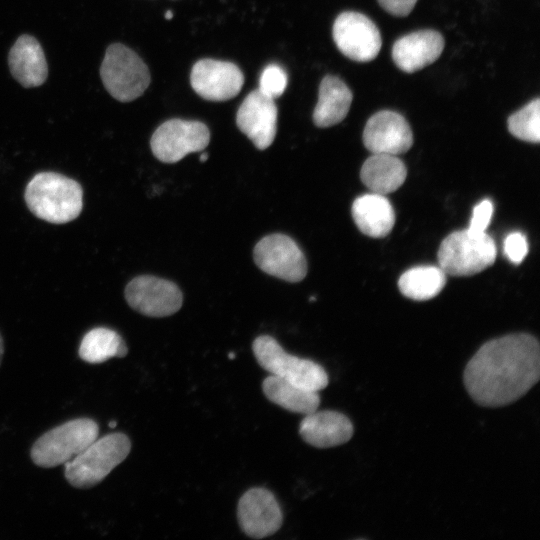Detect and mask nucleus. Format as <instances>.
<instances>
[{
    "label": "nucleus",
    "mask_w": 540,
    "mask_h": 540,
    "mask_svg": "<svg viewBox=\"0 0 540 540\" xmlns=\"http://www.w3.org/2000/svg\"><path fill=\"white\" fill-rule=\"evenodd\" d=\"M354 433L350 419L331 410L306 414L299 425L301 438L316 448H330L349 441Z\"/></svg>",
    "instance_id": "f3484780"
},
{
    "label": "nucleus",
    "mask_w": 540,
    "mask_h": 540,
    "mask_svg": "<svg viewBox=\"0 0 540 540\" xmlns=\"http://www.w3.org/2000/svg\"><path fill=\"white\" fill-rule=\"evenodd\" d=\"M444 49L438 31L425 29L402 36L392 47V59L406 73H414L435 62Z\"/></svg>",
    "instance_id": "dca6fc26"
},
{
    "label": "nucleus",
    "mask_w": 540,
    "mask_h": 540,
    "mask_svg": "<svg viewBox=\"0 0 540 540\" xmlns=\"http://www.w3.org/2000/svg\"><path fill=\"white\" fill-rule=\"evenodd\" d=\"M332 33L337 48L353 61L374 60L382 46L376 24L359 12L345 11L339 14L334 21Z\"/></svg>",
    "instance_id": "1a4fd4ad"
},
{
    "label": "nucleus",
    "mask_w": 540,
    "mask_h": 540,
    "mask_svg": "<svg viewBox=\"0 0 540 540\" xmlns=\"http://www.w3.org/2000/svg\"><path fill=\"white\" fill-rule=\"evenodd\" d=\"M209 141L210 132L204 123L171 119L155 130L150 145L158 160L164 163H175L189 153L204 150Z\"/></svg>",
    "instance_id": "6e6552de"
},
{
    "label": "nucleus",
    "mask_w": 540,
    "mask_h": 540,
    "mask_svg": "<svg viewBox=\"0 0 540 540\" xmlns=\"http://www.w3.org/2000/svg\"><path fill=\"white\" fill-rule=\"evenodd\" d=\"M378 3L389 14L405 17L413 10L417 0H378Z\"/></svg>",
    "instance_id": "c85d7f7f"
},
{
    "label": "nucleus",
    "mask_w": 540,
    "mask_h": 540,
    "mask_svg": "<svg viewBox=\"0 0 540 540\" xmlns=\"http://www.w3.org/2000/svg\"><path fill=\"white\" fill-rule=\"evenodd\" d=\"M193 90L209 101H226L241 91L244 76L237 65L232 62L201 59L197 61L190 73Z\"/></svg>",
    "instance_id": "ddd939ff"
},
{
    "label": "nucleus",
    "mask_w": 540,
    "mask_h": 540,
    "mask_svg": "<svg viewBox=\"0 0 540 540\" xmlns=\"http://www.w3.org/2000/svg\"><path fill=\"white\" fill-rule=\"evenodd\" d=\"M116 425H117V422H116V421H110V422H109L110 428H114Z\"/></svg>",
    "instance_id": "473e14b6"
},
{
    "label": "nucleus",
    "mask_w": 540,
    "mask_h": 540,
    "mask_svg": "<svg viewBox=\"0 0 540 540\" xmlns=\"http://www.w3.org/2000/svg\"><path fill=\"white\" fill-rule=\"evenodd\" d=\"M496 255V245L491 236L467 228L449 234L442 241L438 262L446 274L470 276L491 266Z\"/></svg>",
    "instance_id": "20e7f679"
},
{
    "label": "nucleus",
    "mask_w": 540,
    "mask_h": 540,
    "mask_svg": "<svg viewBox=\"0 0 540 540\" xmlns=\"http://www.w3.org/2000/svg\"><path fill=\"white\" fill-rule=\"evenodd\" d=\"M508 130L516 138L538 143L540 141V100L530 101L508 118Z\"/></svg>",
    "instance_id": "393cba45"
},
{
    "label": "nucleus",
    "mask_w": 540,
    "mask_h": 540,
    "mask_svg": "<svg viewBox=\"0 0 540 540\" xmlns=\"http://www.w3.org/2000/svg\"><path fill=\"white\" fill-rule=\"evenodd\" d=\"M102 82L109 94L120 102L140 97L150 84V72L143 60L130 48L111 44L100 67Z\"/></svg>",
    "instance_id": "0eeeda50"
},
{
    "label": "nucleus",
    "mask_w": 540,
    "mask_h": 540,
    "mask_svg": "<svg viewBox=\"0 0 540 540\" xmlns=\"http://www.w3.org/2000/svg\"><path fill=\"white\" fill-rule=\"evenodd\" d=\"M504 254L513 264H520L528 253L526 236L519 232H511L504 240Z\"/></svg>",
    "instance_id": "bb28decb"
},
{
    "label": "nucleus",
    "mask_w": 540,
    "mask_h": 540,
    "mask_svg": "<svg viewBox=\"0 0 540 540\" xmlns=\"http://www.w3.org/2000/svg\"><path fill=\"white\" fill-rule=\"evenodd\" d=\"M236 124L259 150L268 148L276 136L277 107L274 99L258 89L250 92L236 114Z\"/></svg>",
    "instance_id": "2eb2a0df"
},
{
    "label": "nucleus",
    "mask_w": 540,
    "mask_h": 540,
    "mask_svg": "<svg viewBox=\"0 0 540 540\" xmlns=\"http://www.w3.org/2000/svg\"><path fill=\"white\" fill-rule=\"evenodd\" d=\"M538 340L526 333L509 334L484 343L467 363L464 384L484 407H501L524 396L539 380Z\"/></svg>",
    "instance_id": "f257e3e1"
},
{
    "label": "nucleus",
    "mask_w": 540,
    "mask_h": 540,
    "mask_svg": "<svg viewBox=\"0 0 540 540\" xmlns=\"http://www.w3.org/2000/svg\"><path fill=\"white\" fill-rule=\"evenodd\" d=\"M12 76L24 87L43 84L48 75V66L40 43L30 35L20 36L8 56Z\"/></svg>",
    "instance_id": "a211bd4d"
},
{
    "label": "nucleus",
    "mask_w": 540,
    "mask_h": 540,
    "mask_svg": "<svg viewBox=\"0 0 540 540\" xmlns=\"http://www.w3.org/2000/svg\"><path fill=\"white\" fill-rule=\"evenodd\" d=\"M405 164L396 155L372 154L362 165V182L374 193L388 194L406 179Z\"/></svg>",
    "instance_id": "412c9836"
},
{
    "label": "nucleus",
    "mask_w": 540,
    "mask_h": 540,
    "mask_svg": "<svg viewBox=\"0 0 540 540\" xmlns=\"http://www.w3.org/2000/svg\"><path fill=\"white\" fill-rule=\"evenodd\" d=\"M128 348L122 337L109 328L97 327L85 334L80 347L79 356L92 364L107 361L113 357H125Z\"/></svg>",
    "instance_id": "b1692460"
},
{
    "label": "nucleus",
    "mask_w": 540,
    "mask_h": 540,
    "mask_svg": "<svg viewBox=\"0 0 540 540\" xmlns=\"http://www.w3.org/2000/svg\"><path fill=\"white\" fill-rule=\"evenodd\" d=\"M125 298L132 309L150 317L172 315L183 301L175 283L150 275L132 279L125 288Z\"/></svg>",
    "instance_id": "9b49d317"
},
{
    "label": "nucleus",
    "mask_w": 540,
    "mask_h": 540,
    "mask_svg": "<svg viewBox=\"0 0 540 540\" xmlns=\"http://www.w3.org/2000/svg\"><path fill=\"white\" fill-rule=\"evenodd\" d=\"M493 210V203L489 199H484L475 205L468 229L475 232H486L493 216Z\"/></svg>",
    "instance_id": "cd10ccee"
},
{
    "label": "nucleus",
    "mask_w": 540,
    "mask_h": 540,
    "mask_svg": "<svg viewBox=\"0 0 540 540\" xmlns=\"http://www.w3.org/2000/svg\"><path fill=\"white\" fill-rule=\"evenodd\" d=\"M30 211L54 224L74 220L83 207V191L78 182L54 172L36 174L25 190Z\"/></svg>",
    "instance_id": "f03ea898"
},
{
    "label": "nucleus",
    "mask_w": 540,
    "mask_h": 540,
    "mask_svg": "<svg viewBox=\"0 0 540 540\" xmlns=\"http://www.w3.org/2000/svg\"><path fill=\"white\" fill-rule=\"evenodd\" d=\"M130 450V439L123 433L116 432L97 438L65 463V477L75 488H91L122 463Z\"/></svg>",
    "instance_id": "7ed1b4c3"
},
{
    "label": "nucleus",
    "mask_w": 540,
    "mask_h": 540,
    "mask_svg": "<svg viewBox=\"0 0 540 540\" xmlns=\"http://www.w3.org/2000/svg\"><path fill=\"white\" fill-rule=\"evenodd\" d=\"M3 353H4V346H3V339L0 335V363H1V360H2V357H3Z\"/></svg>",
    "instance_id": "c756f323"
},
{
    "label": "nucleus",
    "mask_w": 540,
    "mask_h": 540,
    "mask_svg": "<svg viewBox=\"0 0 540 540\" xmlns=\"http://www.w3.org/2000/svg\"><path fill=\"white\" fill-rule=\"evenodd\" d=\"M252 349L258 364L271 375L313 391L328 385V375L321 365L287 353L269 335L257 337Z\"/></svg>",
    "instance_id": "423d86ee"
},
{
    "label": "nucleus",
    "mask_w": 540,
    "mask_h": 540,
    "mask_svg": "<svg viewBox=\"0 0 540 540\" xmlns=\"http://www.w3.org/2000/svg\"><path fill=\"white\" fill-rule=\"evenodd\" d=\"M446 273L437 266H417L404 272L398 281L401 293L407 298L423 301L434 298L444 288Z\"/></svg>",
    "instance_id": "5701e85b"
},
{
    "label": "nucleus",
    "mask_w": 540,
    "mask_h": 540,
    "mask_svg": "<svg viewBox=\"0 0 540 540\" xmlns=\"http://www.w3.org/2000/svg\"><path fill=\"white\" fill-rule=\"evenodd\" d=\"M172 17H173V12H172V11H167V12L165 13V18H166V19H171Z\"/></svg>",
    "instance_id": "7c9ffc66"
},
{
    "label": "nucleus",
    "mask_w": 540,
    "mask_h": 540,
    "mask_svg": "<svg viewBox=\"0 0 540 540\" xmlns=\"http://www.w3.org/2000/svg\"><path fill=\"white\" fill-rule=\"evenodd\" d=\"M237 516L241 530L256 539L274 534L283 522L282 510L275 496L261 487L251 488L241 496Z\"/></svg>",
    "instance_id": "f8f14e48"
},
{
    "label": "nucleus",
    "mask_w": 540,
    "mask_h": 540,
    "mask_svg": "<svg viewBox=\"0 0 540 540\" xmlns=\"http://www.w3.org/2000/svg\"><path fill=\"white\" fill-rule=\"evenodd\" d=\"M262 389L268 400L293 413L306 415L317 410L320 404L318 391L297 386L275 375L270 374L264 379Z\"/></svg>",
    "instance_id": "4be33fe9"
},
{
    "label": "nucleus",
    "mask_w": 540,
    "mask_h": 540,
    "mask_svg": "<svg viewBox=\"0 0 540 540\" xmlns=\"http://www.w3.org/2000/svg\"><path fill=\"white\" fill-rule=\"evenodd\" d=\"M253 257L265 273L287 282H299L307 273L306 258L296 242L284 234H271L255 246Z\"/></svg>",
    "instance_id": "9d476101"
},
{
    "label": "nucleus",
    "mask_w": 540,
    "mask_h": 540,
    "mask_svg": "<svg viewBox=\"0 0 540 540\" xmlns=\"http://www.w3.org/2000/svg\"><path fill=\"white\" fill-rule=\"evenodd\" d=\"M363 143L372 154L399 155L413 144V134L407 120L398 112L381 110L367 121Z\"/></svg>",
    "instance_id": "4468645a"
},
{
    "label": "nucleus",
    "mask_w": 540,
    "mask_h": 540,
    "mask_svg": "<svg viewBox=\"0 0 540 540\" xmlns=\"http://www.w3.org/2000/svg\"><path fill=\"white\" fill-rule=\"evenodd\" d=\"M352 100L353 94L343 80L334 75L325 76L313 111L314 124L327 128L340 123L347 116Z\"/></svg>",
    "instance_id": "aec40b11"
},
{
    "label": "nucleus",
    "mask_w": 540,
    "mask_h": 540,
    "mask_svg": "<svg viewBox=\"0 0 540 540\" xmlns=\"http://www.w3.org/2000/svg\"><path fill=\"white\" fill-rule=\"evenodd\" d=\"M98 424L79 418L59 425L39 437L31 449L32 461L40 467L65 464L98 438Z\"/></svg>",
    "instance_id": "39448f33"
},
{
    "label": "nucleus",
    "mask_w": 540,
    "mask_h": 540,
    "mask_svg": "<svg viewBox=\"0 0 540 540\" xmlns=\"http://www.w3.org/2000/svg\"><path fill=\"white\" fill-rule=\"evenodd\" d=\"M207 159H208V154L207 153L202 154L201 157H200L201 162H205Z\"/></svg>",
    "instance_id": "2f4dec72"
},
{
    "label": "nucleus",
    "mask_w": 540,
    "mask_h": 540,
    "mask_svg": "<svg viewBox=\"0 0 540 540\" xmlns=\"http://www.w3.org/2000/svg\"><path fill=\"white\" fill-rule=\"evenodd\" d=\"M287 82L285 70L277 64H269L261 73L258 90L265 96L276 99L285 91Z\"/></svg>",
    "instance_id": "a878e982"
},
{
    "label": "nucleus",
    "mask_w": 540,
    "mask_h": 540,
    "mask_svg": "<svg viewBox=\"0 0 540 540\" xmlns=\"http://www.w3.org/2000/svg\"><path fill=\"white\" fill-rule=\"evenodd\" d=\"M351 212L359 230L373 238L388 235L395 223L394 209L382 194L372 192L358 197Z\"/></svg>",
    "instance_id": "6ab92c4d"
}]
</instances>
